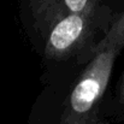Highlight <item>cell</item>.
Listing matches in <instances>:
<instances>
[{
  "mask_svg": "<svg viewBox=\"0 0 124 124\" xmlns=\"http://www.w3.org/2000/svg\"><path fill=\"white\" fill-rule=\"evenodd\" d=\"M116 110L119 113H124V72L119 78L116 90Z\"/></svg>",
  "mask_w": 124,
  "mask_h": 124,
  "instance_id": "277c9868",
  "label": "cell"
},
{
  "mask_svg": "<svg viewBox=\"0 0 124 124\" xmlns=\"http://www.w3.org/2000/svg\"><path fill=\"white\" fill-rule=\"evenodd\" d=\"M124 48V10L118 13L92 52L90 62L68 96L59 124H107L101 101L117 57Z\"/></svg>",
  "mask_w": 124,
  "mask_h": 124,
  "instance_id": "6da1fadb",
  "label": "cell"
},
{
  "mask_svg": "<svg viewBox=\"0 0 124 124\" xmlns=\"http://www.w3.org/2000/svg\"><path fill=\"white\" fill-rule=\"evenodd\" d=\"M100 2L101 0H31V7L35 19L51 28L64 17L85 12Z\"/></svg>",
  "mask_w": 124,
  "mask_h": 124,
  "instance_id": "3957f363",
  "label": "cell"
},
{
  "mask_svg": "<svg viewBox=\"0 0 124 124\" xmlns=\"http://www.w3.org/2000/svg\"><path fill=\"white\" fill-rule=\"evenodd\" d=\"M110 10L101 4L93 8L72 13L54 23L47 35L45 43V57L52 60H64L82 53L84 49L93 52L95 35L99 29L110 27L112 21L108 19Z\"/></svg>",
  "mask_w": 124,
  "mask_h": 124,
  "instance_id": "7a4b0ae2",
  "label": "cell"
}]
</instances>
